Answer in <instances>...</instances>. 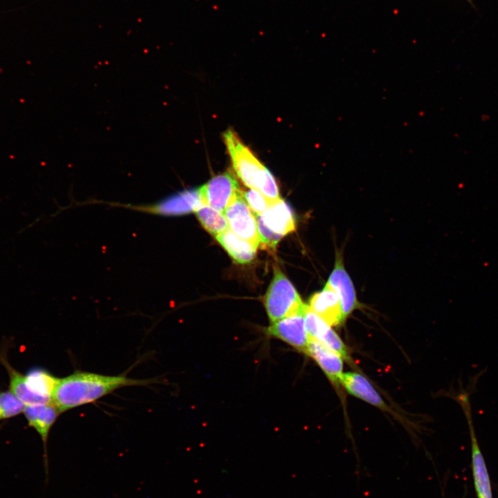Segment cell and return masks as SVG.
I'll return each instance as SVG.
<instances>
[{
  "mask_svg": "<svg viewBox=\"0 0 498 498\" xmlns=\"http://www.w3.org/2000/svg\"><path fill=\"white\" fill-rule=\"evenodd\" d=\"M200 188L184 190L151 205H121L160 216H181L195 212L203 204Z\"/></svg>",
  "mask_w": 498,
  "mask_h": 498,
  "instance_id": "obj_5",
  "label": "cell"
},
{
  "mask_svg": "<svg viewBox=\"0 0 498 498\" xmlns=\"http://www.w3.org/2000/svg\"><path fill=\"white\" fill-rule=\"evenodd\" d=\"M25 404L10 389H0V421L8 419L23 413Z\"/></svg>",
  "mask_w": 498,
  "mask_h": 498,
  "instance_id": "obj_20",
  "label": "cell"
},
{
  "mask_svg": "<svg viewBox=\"0 0 498 498\" xmlns=\"http://www.w3.org/2000/svg\"><path fill=\"white\" fill-rule=\"evenodd\" d=\"M241 195L250 210L257 215L261 214L273 203L259 191L250 189L244 191L241 189Z\"/></svg>",
  "mask_w": 498,
  "mask_h": 498,
  "instance_id": "obj_21",
  "label": "cell"
},
{
  "mask_svg": "<svg viewBox=\"0 0 498 498\" xmlns=\"http://www.w3.org/2000/svg\"><path fill=\"white\" fill-rule=\"evenodd\" d=\"M340 383L351 394L382 409H388L378 391L369 381L356 372L343 373Z\"/></svg>",
  "mask_w": 498,
  "mask_h": 498,
  "instance_id": "obj_15",
  "label": "cell"
},
{
  "mask_svg": "<svg viewBox=\"0 0 498 498\" xmlns=\"http://www.w3.org/2000/svg\"><path fill=\"white\" fill-rule=\"evenodd\" d=\"M474 387L469 385L467 389H461L455 399L463 411L468 425L471 445V468L477 498H493L488 470L481 450L475 432L470 396Z\"/></svg>",
  "mask_w": 498,
  "mask_h": 498,
  "instance_id": "obj_4",
  "label": "cell"
},
{
  "mask_svg": "<svg viewBox=\"0 0 498 498\" xmlns=\"http://www.w3.org/2000/svg\"><path fill=\"white\" fill-rule=\"evenodd\" d=\"M304 313L295 314L273 322L267 329V334L306 353L311 338L305 327Z\"/></svg>",
  "mask_w": 498,
  "mask_h": 498,
  "instance_id": "obj_9",
  "label": "cell"
},
{
  "mask_svg": "<svg viewBox=\"0 0 498 498\" xmlns=\"http://www.w3.org/2000/svg\"><path fill=\"white\" fill-rule=\"evenodd\" d=\"M199 188L203 203L223 213L236 199L241 190L231 171L213 177Z\"/></svg>",
  "mask_w": 498,
  "mask_h": 498,
  "instance_id": "obj_6",
  "label": "cell"
},
{
  "mask_svg": "<svg viewBox=\"0 0 498 498\" xmlns=\"http://www.w3.org/2000/svg\"><path fill=\"white\" fill-rule=\"evenodd\" d=\"M216 240L234 261L247 264L253 260L257 248L236 235L230 229L215 237Z\"/></svg>",
  "mask_w": 498,
  "mask_h": 498,
  "instance_id": "obj_17",
  "label": "cell"
},
{
  "mask_svg": "<svg viewBox=\"0 0 498 498\" xmlns=\"http://www.w3.org/2000/svg\"><path fill=\"white\" fill-rule=\"evenodd\" d=\"M223 214L228 221L229 229L257 248L260 240L257 218L241 195V192Z\"/></svg>",
  "mask_w": 498,
  "mask_h": 498,
  "instance_id": "obj_7",
  "label": "cell"
},
{
  "mask_svg": "<svg viewBox=\"0 0 498 498\" xmlns=\"http://www.w3.org/2000/svg\"><path fill=\"white\" fill-rule=\"evenodd\" d=\"M256 218L260 243L266 248L274 249L282 237L270 231L257 216Z\"/></svg>",
  "mask_w": 498,
  "mask_h": 498,
  "instance_id": "obj_22",
  "label": "cell"
},
{
  "mask_svg": "<svg viewBox=\"0 0 498 498\" xmlns=\"http://www.w3.org/2000/svg\"><path fill=\"white\" fill-rule=\"evenodd\" d=\"M0 362L5 367L9 377V389L25 405L40 404L36 397L29 391L26 375L15 369L8 362L5 353L0 351Z\"/></svg>",
  "mask_w": 498,
  "mask_h": 498,
  "instance_id": "obj_18",
  "label": "cell"
},
{
  "mask_svg": "<svg viewBox=\"0 0 498 498\" xmlns=\"http://www.w3.org/2000/svg\"><path fill=\"white\" fill-rule=\"evenodd\" d=\"M195 212L203 227L214 237L229 229L224 214L205 203L201 204Z\"/></svg>",
  "mask_w": 498,
  "mask_h": 498,
  "instance_id": "obj_19",
  "label": "cell"
},
{
  "mask_svg": "<svg viewBox=\"0 0 498 498\" xmlns=\"http://www.w3.org/2000/svg\"><path fill=\"white\" fill-rule=\"evenodd\" d=\"M326 285L338 294L344 319L353 310L360 307L353 282L344 268L342 256L338 252L336 254L334 268Z\"/></svg>",
  "mask_w": 498,
  "mask_h": 498,
  "instance_id": "obj_10",
  "label": "cell"
},
{
  "mask_svg": "<svg viewBox=\"0 0 498 498\" xmlns=\"http://www.w3.org/2000/svg\"><path fill=\"white\" fill-rule=\"evenodd\" d=\"M267 315L272 323L285 317L304 313V304L295 288L278 266L264 297Z\"/></svg>",
  "mask_w": 498,
  "mask_h": 498,
  "instance_id": "obj_3",
  "label": "cell"
},
{
  "mask_svg": "<svg viewBox=\"0 0 498 498\" xmlns=\"http://www.w3.org/2000/svg\"><path fill=\"white\" fill-rule=\"evenodd\" d=\"M150 380H138L126 376H107L75 371L59 378L55 387L53 403L61 413L93 403L114 391L129 386L150 384Z\"/></svg>",
  "mask_w": 498,
  "mask_h": 498,
  "instance_id": "obj_1",
  "label": "cell"
},
{
  "mask_svg": "<svg viewBox=\"0 0 498 498\" xmlns=\"http://www.w3.org/2000/svg\"><path fill=\"white\" fill-rule=\"evenodd\" d=\"M273 232L282 237L295 230V220L290 206L279 199L273 203L261 214L257 215Z\"/></svg>",
  "mask_w": 498,
  "mask_h": 498,
  "instance_id": "obj_13",
  "label": "cell"
},
{
  "mask_svg": "<svg viewBox=\"0 0 498 498\" xmlns=\"http://www.w3.org/2000/svg\"><path fill=\"white\" fill-rule=\"evenodd\" d=\"M25 375L29 391L39 403H53V393L59 378L41 368H33Z\"/></svg>",
  "mask_w": 498,
  "mask_h": 498,
  "instance_id": "obj_16",
  "label": "cell"
},
{
  "mask_svg": "<svg viewBox=\"0 0 498 498\" xmlns=\"http://www.w3.org/2000/svg\"><path fill=\"white\" fill-rule=\"evenodd\" d=\"M308 306L330 326H337L344 320L338 294L326 285L311 297Z\"/></svg>",
  "mask_w": 498,
  "mask_h": 498,
  "instance_id": "obj_12",
  "label": "cell"
},
{
  "mask_svg": "<svg viewBox=\"0 0 498 498\" xmlns=\"http://www.w3.org/2000/svg\"><path fill=\"white\" fill-rule=\"evenodd\" d=\"M306 353L315 360L334 384H340L343 374L342 358L316 340L311 338Z\"/></svg>",
  "mask_w": 498,
  "mask_h": 498,
  "instance_id": "obj_14",
  "label": "cell"
},
{
  "mask_svg": "<svg viewBox=\"0 0 498 498\" xmlns=\"http://www.w3.org/2000/svg\"><path fill=\"white\" fill-rule=\"evenodd\" d=\"M23 413L28 425L37 432L42 441L46 483L48 477V439L52 427L62 413L53 403L26 405Z\"/></svg>",
  "mask_w": 498,
  "mask_h": 498,
  "instance_id": "obj_8",
  "label": "cell"
},
{
  "mask_svg": "<svg viewBox=\"0 0 498 498\" xmlns=\"http://www.w3.org/2000/svg\"><path fill=\"white\" fill-rule=\"evenodd\" d=\"M304 324L311 338L334 351L342 358L348 360L349 354L346 345L327 322L312 311L307 305L304 313Z\"/></svg>",
  "mask_w": 498,
  "mask_h": 498,
  "instance_id": "obj_11",
  "label": "cell"
},
{
  "mask_svg": "<svg viewBox=\"0 0 498 498\" xmlns=\"http://www.w3.org/2000/svg\"><path fill=\"white\" fill-rule=\"evenodd\" d=\"M223 138L233 169L241 181L246 187L259 191L273 202L281 199L274 176L237 133L229 129L223 133Z\"/></svg>",
  "mask_w": 498,
  "mask_h": 498,
  "instance_id": "obj_2",
  "label": "cell"
}]
</instances>
